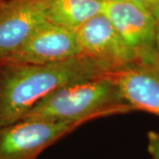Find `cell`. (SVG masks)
Wrapping results in <instances>:
<instances>
[{
  "mask_svg": "<svg viewBox=\"0 0 159 159\" xmlns=\"http://www.w3.org/2000/svg\"><path fill=\"white\" fill-rule=\"evenodd\" d=\"M110 72L104 64L86 56L44 65L0 60V126L23 119L40 100L62 86Z\"/></svg>",
  "mask_w": 159,
  "mask_h": 159,
  "instance_id": "cell-1",
  "label": "cell"
},
{
  "mask_svg": "<svg viewBox=\"0 0 159 159\" xmlns=\"http://www.w3.org/2000/svg\"><path fill=\"white\" fill-rule=\"evenodd\" d=\"M110 73L58 88L40 100L23 119H48L80 125L97 117L130 111Z\"/></svg>",
  "mask_w": 159,
  "mask_h": 159,
  "instance_id": "cell-2",
  "label": "cell"
},
{
  "mask_svg": "<svg viewBox=\"0 0 159 159\" xmlns=\"http://www.w3.org/2000/svg\"><path fill=\"white\" fill-rule=\"evenodd\" d=\"M79 125L25 119L0 126V159H36L39 154Z\"/></svg>",
  "mask_w": 159,
  "mask_h": 159,
  "instance_id": "cell-3",
  "label": "cell"
},
{
  "mask_svg": "<svg viewBox=\"0 0 159 159\" xmlns=\"http://www.w3.org/2000/svg\"><path fill=\"white\" fill-rule=\"evenodd\" d=\"M123 101L131 111L159 117V57L151 52L110 73Z\"/></svg>",
  "mask_w": 159,
  "mask_h": 159,
  "instance_id": "cell-4",
  "label": "cell"
},
{
  "mask_svg": "<svg viewBox=\"0 0 159 159\" xmlns=\"http://www.w3.org/2000/svg\"><path fill=\"white\" fill-rule=\"evenodd\" d=\"M82 56L76 31L45 20L38 26L19 50L6 61L44 65Z\"/></svg>",
  "mask_w": 159,
  "mask_h": 159,
  "instance_id": "cell-5",
  "label": "cell"
},
{
  "mask_svg": "<svg viewBox=\"0 0 159 159\" xmlns=\"http://www.w3.org/2000/svg\"><path fill=\"white\" fill-rule=\"evenodd\" d=\"M76 34L81 55L104 64L111 71L139 60L102 12L87 20Z\"/></svg>",
  "mask_w": 159,
  "mask_h": 159,
  "instance_id": "cell-6",
  "label": "cell"
},
{
  "mask_svg": "<svg viewBox=\"0 0 159 159\" xmlns=\"http://www.w3.org/2000/svg\"><path fill=\"white\" fill-rule=\"evenodd\" d=\"M102 12L139 59L155 51L157 22L141 6L131 0L109 1L103 2Z\"/></svg>",
  "mask_w": 159,
  "mask_h": 159,
  "instance_id": "cell-7",
  "label": "cell"
},
{
  "mask_svg": "<svg viewBox=\"0 0 159 159\" xmlns=\"http://www.w3.org/2000/svg\"><path fill=\"white\" fill-rule=\"evenodd\" d=\"M45 20L44 0H9L0 4V60L19 50Z\"/></svg>",
  "mask_w": 159,
  "mask_h": 159,
  "instance_id": "cell-8",
  "label": "cell"
},
{
  "mask_svg": "<svg viewBox=\"0 0 159 159\" xmlns=\"http://www.w3.org/2000/svg\"><path fill=\"white\" fill-rule=\"evenodd\" d=\"M100 0H44L46 20L76 31L90 18L102 12Z\"/></svg>",
  "mask_w": 159,
  "mask_h": 159,
  "instance_id": "cell-9",
  "label": "cell"
},
{
  "mask_svg": "<svg viewBox=\"0 0 159 159\" xmlns=\"http://www.w3.org/2000/svg\"><path fill=\"white\" fill-rule=\"evenodd\" d=\"M152 16L159 22V0H131Z\"/></svg>",
  "mask_w": 159,
  "mask_h": 159,
  "instance_id": "cell-10",
  "label": "cell"
},
{
  "mask_svg": "<svg viewBox=\"0 0 159 159\" xmlns=\"http://www.w3.org/2000/svg\"><path fill=\"white\" fill-rule=\"evenodd\" d=\"M148 138V151L152 159H159V134L155 131H149Z\"/></svg>",
  "mask_w": 159,
  "mask_h": 159,
  "instance_id": "cell-11",
  "label": "cell"
},
{
  "mask_svg": "<svg viewBox=\"0 0 159 159\" xmlns=\"http://www.w3.org/2000/svg\"><path fill=\"white\" fill-rule=\"evenodd\" d=\"M154 49L155 52L159 57V22L157 23V29H156V34H155V43H154Z\"/></svg>",
  "mask_w": 159,
  "mask_h": 159,
  "instance_id": "cell-12",
  "label": "cell"
},
{
  "mask_svg": "<svg viewBox=\"0 0 159 159\" xmlns=\"http://www.w3.org/2000/svg\"><path fill=\"white\" fill-rule=\"evenodd\" d=\"M102 2H109V1H119V0H100Z\"/></svg>",
  "mask_w": 159,
  "mask_h": 159,
  "instance_id": "cell-13",
  "label": "cell"
}]
</instances>
